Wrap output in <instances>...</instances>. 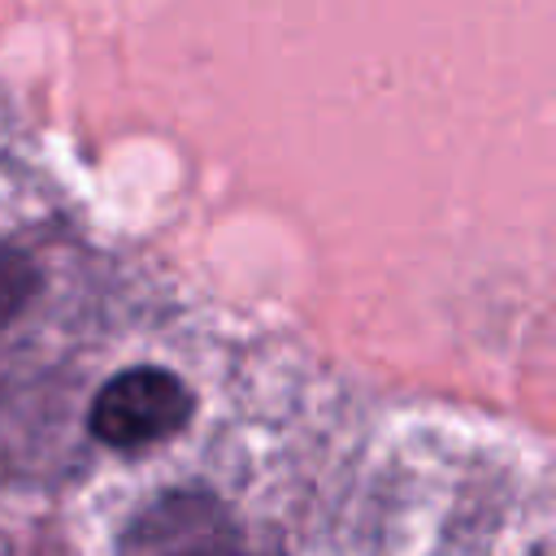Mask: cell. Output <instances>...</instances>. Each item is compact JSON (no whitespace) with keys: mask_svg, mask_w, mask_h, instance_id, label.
Returning a JSON list of instances; mask_svg holds the SVG:
<instances>
[{"mask_svg":"<svg viewBox=\"0 0 556 556\" xmlns=\"http://www.w3.org/2000/svg\"><path fill=\"white\" fill-rule=\"evenodd\" d=\"M191 417V391L161 365H135L113 374L87 413L91 434L113 452H139L178 434Z\"/></svg>","mask_w":556,"mask_h":556,"instance_id":"cell-1","label":"cell"},{"mask_svg":"<svg viewBox=\"0 0 556 556\" xmlns=\"http://www.w3.org/2000/svg\"><path fill=\"white\" fill-rule=\"evenodd\" d=\"M239 534L230 517L217 508V500L191 491V495H165L143 517H135L122 547L139 552H204V547H235Z\"/></svg>","mask_w":556,"mask_h":556,"instance_id":"cell-2","label":"cell"},{"mask_svg":"<svg viewBox=\"0 0 556 556\" xmlns=\"http://www.w3.org/2000/svg\"><path fill=\"white\" fill-rule=\"evenodd\" d=\"M39 291V269L22 248H0V330L17 321V313Z\"/></svg>","mask_w":556,"mask_h":556,"instance_id":"cell-3","label":"cell"}]
</instances>
